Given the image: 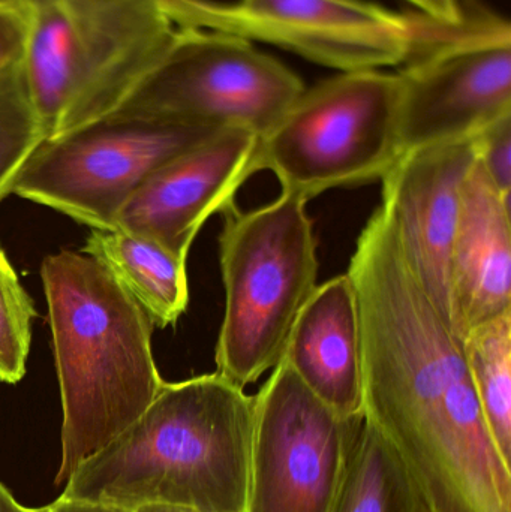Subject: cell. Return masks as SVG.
I'll list each match as a JSON object with an SVG mask.
<instances>
[{"label": "cell", "instance_id": "6da1fadb", "mask_svg": "<svg viewBox=\"0 0 511 512\" xmlns=\"http://www.w3.org/2000/svg\"><path fill=\"white\" fill-rule=\"evenodd\" d=\"M359 310L363 418L432 512H511V463L480 408L462 339L377 207L348 265Z\"/></svg>", "mask_w": 511, "mask_h": 512}, {"label": "cell", "instance_id": "7a4b0ae2", "mask_svg": "<svg viewBox=\"0 0 511 512\" xmlns=\"http://www.w3.org/2000/svg\"><path fill=\"white\" fill-rule=\"evenodd\" d=\"M254 396L218 372L164 382L149 408L65 481L60 498L126 512H246Z\"/></svg>", "mask_w": 511, "mask_h": 512}, {"label": "cell", "instance_id": "3957f363", "mask_svg": "<svg viewBox=\"0 0 511 512\" xmlns=\"http://www.w3.org/2000/svg\"><path fill=\"white\" fill-rule=\"evenodd\" d=\"M62 397L56 484L131 426L164 385L152 352L155 328L110 271L86 254L42 262Z\"/></svg>", "mask_w": 511, "mask_h": 512}, {"label": "cell", "instance_id": "277c9868", "mask_svg": "<svg viewBox=\"0 0 511 512\" xmlns=\"http://www.w3.org/2000/svg\"><path fill=\"white\" fill-rule=\"evenodd\" d=\"M23 9L21 69L45 140L116 113L177 32L165 0H26Z\"/></svg>", "mask_w": 511, "mask_h": 512}, {"label": "cell", "instance_id": "5b68a950", "mask_svg": "<svg viewBox=\"0 0 511 512\" xmlns=\"http://www.w3.org/2000/svg\"><path fill=\"white\" fill-rule=\"evenodd\" d=\"M308 201L282 192L243 212L231 207L219 236L225 292L216 372L239 387L276 367L300 310L318 285L317 240Z\"/></svg>", "mask_w": 511, "mask_h": 512}, {"label": "cell", "instance_id": "8992f818", "mask_svg": "<svg viewBox=\"0 0 511 512\" xmlns=\"http://www.w3.org/2000/svg\"><path fill=\"white\" fill-rule=\"evenodd\" d=\"M399 102V75L380 69L342 72L305 89L260 137L258 168L308 203L377 182L401 156Z\"/></svg>", "mask_w": 511, "mask_h": 512}, {"label": "cell", "instance_id": "52a82bcc", "mask_svg": "<svg viewBox=\"0 0 511 512\" xmlns=\"http://www.w3.org/2000/svg\"><path fill=\"white\" fill-rule=\"evenodd\" d=\"M165 8L177 27L269 42L342 72L407 65L462 23L363 0H165Z\"/></svg>", "mask_w": 511, "mask_h": 512}, {"label": "cell", "instance_id": "ba28073f", "mask_svg": "<svg viewBox=\"0 0 511 512\" xmlns=\"http://www.w3.org/2000/svg\"><path fill=\"white\" fill-rule=\"evenodd\" d=\"M219 131L114 114L42 141L21 168L12 194L92 230H114L120 210L156 170Z\"/></svg>", "mask_w": 511, "mask_h": 512}, {"label": "cell", "instance_id": "9c48e42d", "mask_svg": "<svg viewBox=\"0 0 511 512\" xmlns=\"http://www.w3.org/2000/svg\"><path fill=\"white\" fill-rule=\"evenodd\" d=\"M303 90L291 69L242 36L177 27L164 59L111 116L243 129L263 137Z\"/></svg>", "mask_w": 511, "mask_h": 512}, {"label": "cell", "instance_id": "30bf717a", "mask_svg": "<svg viewBox=\"0 0 511 512\" xmlns=\"http://www.w3.org/2000/svg\"><path fill=\"white\" fill-rule=\"evenodd\" d=\"M362 426L279 361L254 396L246 512H332Z\"/></svg>", "mask_w": 511, "mask_h": 512}, {"label": "cell", "instance_id": "8fae6325", "mask_svg": "<svg viewBox=\"0 0 511 512\" xmlns=\"http://www.w3.org/2000/svg\"><path fill=\"white\" fill-rule=\"evenodd\" d=\"M452 38L398 72L402 153L473 140L511 116V29L480 0H462Z\"/></svg>", "mask_w": 511, "mask_h": 512}, {"label": "cell", "instance_id": "7c38bea8", "mask_svg": "<svg viewBox=\"0 0 511 512\" xmlns=\"http://www.w3.org/2000/svg\"><path fill=\"white\" fill-rule=\"evenodd\" d=\"M258 144L252 132L222 129L156 170L120 210L117 228L188 259L203 225L237 206V192L260 173Z\"/></svg>", "mask_w": 511, "mask_h": 512}, {"label": "cell", "instance_id": "4fadbf2b", "mask_svg": "<svg viewBox=\"0 0 511 512\" xmlns=\"http://www.w3.org/2000/svg\"><path fill=\"white\" fill-rule=\"evenodd\" d=\"M476 138L402 153L381 179L389 216L414 276L450 325V256ZM452 328V327H450Z\"/></svg>", "mask_w": 511, "mask_h": 512}, {"label": "cell", "instance_id": "5bb4252c", "mask_svg": "<svg viewBox=\"0 0 511 512\" xmlns=\"http://www.w3.org/2000/svg\"><path fill=\"white\" fill-rule=\"evenodd\" d=\"M510 310V201L476 158L462 186L450 256V327L464 339L477 325Z\"/></svg>", "mask_w": 511, "mask_h": 512}, {"label": "cell", "instance_id": "9a60e30c", "mask_svg": "<svg viewBox=\"0 0 511 512\" xmlns=\"http://www.w3.org/2000/svg\"><path fill=\"white\" fill-rule=\"evenodd\" d=\"M324 405L362 417L359 310L347 273L318 283L297 316L281 358Z\"/></svg>", "mask_w": 511, "mask_h": 512}, {"label": "cell", "instance_id": "2e32d148", "mask_svg": "<svg viewBox=\"0 0 511 512\" xmlns=\"http://www.w3.org/2000/svg\"><path fill=\"white\" fill-rule=\"evenodd\" d=\"M83 254L101 262L155 327L176 324L189 303L186 258L128 231L92 230Z\"/></svg>", "mask_w": 511, "mask_h": 512}, {"label": "cell", "instance_id": "e0dca14e", "mask_svg": "<svg viewBox=\"0 0 511 512\" xmlns=\"http://www.w3.org/2000/svg\"><path fill=\"white\" fill-rule=\"evenodd\" d=\"M332 512H432L384 439L363 418L362 432Z\"/></svg>", "mask_w": 511, "mask_h": 512}, {"label": "cell", "instance_id": "ac0fdd59", "mask_svg": "<svg viewBox=\"0 0 511 512\" xmlns=\"http://www.w3.org/2000/svg\"><path fill=\"white\" fill-rule=\"evenodd\" d=\"M462 345L489 432L511 463V310L468 331Z\"/></svg>", "mask_w": 511, "mask_h": 512}, {"label": "cell", "instance_id": "d6986e66", "mask_svg": "<svg viewBox=\"0 0 511 512\" xmlns=\"http://www.w3.org/2000/svg\"><path fill=\"white\" fill-rule=\"evenodd\" d=\"M44 140L20 63L0 74V201L12 194L21 168Z\"/></svg>", "mask_w": 511, "mask_h": 512}, {"label": "cell", "instance_id": "ffe728a7", "mask_svg": "<svg viewBox=\"0 0 511 512\" xmlns=\"http://www.w3.org/2000/svg\"><path fill=\"white\" fill-rule=\"evenodd\" d=\"M35 306L0 248V382L17 384L26 375Z\"/></svg>", "mask_w": 511, "mask_h": 512}, {"label": "cell", "instance_id": "44dd1931", "mask_svg": "<svg viewBox=\"0 0 511 512\" xmlns=\"http://www.w3.org/2000/svg\"><path fill=\"white\" fill-rule=\"evenodd\" d=\"M477 161L506 200L511 195V116L476 137Z\"/></svg>", "mask_w": 511, "mask_h": 512}, {"label": "cell", "instance_id": "7402d4cb", "mask_svg": "<svg viewBox=\"0 0 511 512\" xmlns=\"http://www.w3.org/2000/svg\"><path fill=\"white\" fill-rule=\"evenodd\" d=\"M27 18L23 8L0 6V74L23 62Z\"/></svg>", "mask_w": 511, "mask_h": 512}, {"label": "cell", "instance_id": "603a6c76", "mask_svg": "<svg viewBox=\"0 0 511 512\" xmlns=\"http://www.w3.org/2000/svg\"><path fill=\"white\" fill-rule=\"evenodd\" d=\"M419 12L443 21H458L462 15V0H408Z\"/></svg>", "mask_w": 511, "mask_h": 512}, {"label": "cell", "instance_id": "cb8c5ba5", "mask_svg": "<svg viewBox=\"0 0 511 512\" xmlns=\"http://www.w3.org/2000/svg\"><path fill=\"white\" fill-rule=\"evenodd\" d=\"M44 512H126L105 505L90 504V502L69 501V499L57 498L53 504L42 507Z\"/></svg>", "mask_w": 511, "mask_h": 512}, {"label": "cell", "instance_id": "d4e9b609", "mask_svg": "<svg viewBox=\"0 0 511 512\" xmlns=\"http://www.w3.org/2000/svg\"><path fill=\"white\" fill-rule=\"evenodd\" d=\"M0 512H44L42 508H27L21 505L12 493L0 483Z\"/></svg>", "mask_w": 511, "mask_h": 512}, {"label": "cell", "instance_id": "484cf974", "mask_svg": "<svg viewBox=\"0 0 511 512\" xmlns=\"http://www.w3.org/2000/svg\"><path fill=\"white\" fill-rule=\"evenodd\" d=\"M134 512H203L191 510V508L171 507V505H147V507L138 508Z\"/></svg>", "mask_w": 511, "mask_h": 512}, {"label": "cell", "instance_id": "4316f807", "mask_svg": "<svg viewBox=\"0 0 511 512\" xmlns=\"http://www.w3.org/2000/svg\"><path fill=\"white\" fill-rule=\"evenodd\" d=\"M26 0H0V6H17V8H23Z\"/></svg>", "mask_w": 511, "mask_h": 512}]
</instances>
